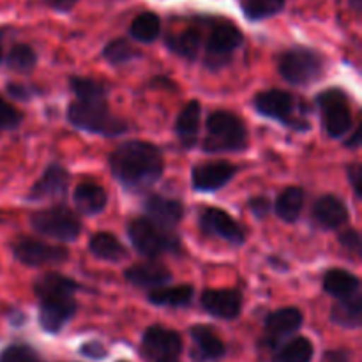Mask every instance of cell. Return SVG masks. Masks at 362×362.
Listing matches in <instances>:
<instances>
[{"label": "cell", "instance_id": "74e56055", "mask_svg": "<svg viewBox=\"0 0 362 362\" xmlns=\"http://www.w3.org/2000/svg\"><path fill=\"white\" fill-rule=\"evenodd\" d=\"M21 119V113L0 95V129H16Z\"/></svg>", "mask_w": 362, "mask_h": 362}, {"label": "cell", "instance_id": "d6986e66", "mask_svg": "<svg viewBox=\"0 0 362 362\" xmlns=\"http://www.w3.org/2000/svg\"><path fill=\"white\" fill-rule=\"evenodd\" d=\"M350 214L343 200L334 194H325L318 198L313 205V219L320 228L336 230L349 221Z\"/></svg>", "mask_w": 362, "mask_h": 362}, {"label": "cell", "instance_id": "ab89813d", "mask_svg": "<svg viewBox=\"0 0 362 362\" xmlns=\"http://www.w3.org/2000/svg\"><path fill=\"white\" fill-rule=\"evenodd\" d=\"M247 207H250V211L253 212L255 218L258 219L265 218V216L269 214V211H271V204H269V200L265 197L251 198V200L247 202Z\"/></svg>", "mask_w": 362, "mask_h": 362}, {"label": "cell", "instance_id": "8d00e7d4", "mask_svg": "<svg viewBox=\"0 0 362 362\" xmlns=\"http://www.w3.org/2000/svg\"><path fill=\"white\" fill-rule=\"evenodd\" d=\"M0 362H41L37 352L28 345H11L0 354Z\"/></svg>", "mask_w": 362, "mask_h": 362}, {"label": "cell", "instance_id": "f1b7e54d", "mask_svg": "<svg viewBox=\"0 0 362 362\" xmlns=\"http://www.w3.org/2000/svg\"><path fill=\"white\" fill-rule=\"evenodd\" d=\"M191 338L197 343L198 352L202 354L204 359H221L225 356V343L207 325H194L191 329Z\"/></svg>", "mask_w": 362, "mask_h": 362}, {"label": "cell", "instance_id": "9a60e30c", "mask_svg": "<svg viewBox=\"0 0 362 362\" xmlns=\"http://www.w3.org/2000/svg\"><path fill=\"white\" fill-rule=\"evenodd\" d=\"M303 313L297 308H281L265 318V343L272 349L303 327Z\"/></svg>", "mask_w": 362, "mask_h": 362}, {"label": "cell", "instance_id": "603a6c76", "mask_svg": "<svg viewBox=\"0 0 362 362\" xmlns=\"http://www.w3.org/2000/svg\"><path fill=\"white\" fill-rule=\"evenodd\" d=\"M331 320L336 325L345 329H357L362 324V297L361 292L354 293L352 297L339 299L331 310Z\"/></svg>", "mask_w": 362, "mask_h": 362}, {"label": "cell", "instance_id": "b9f144b4", "mask_svg": "<svg viewBox=\"0 0 362 362\" xmlns=\"http://www.w3.org/2000/svg\"><path fill=\"white\" fill-rule=\"evenodd\" d=\"M6 90L11 98L18 99V101H28V99L34 95V90H32V88L25 87V85L21 83H7Z\"/></svg>", "mask_w": 362, "mask_h": 362}, {"label": "cell", "instance_id": "44dd1931", "mask_svg": "<svg viewBox=\"0 0 362 362\" xmlns=\"http://www.w3.org/2000/svg\"><path fill=\"white\" fill-rule=\"evenodd\" d=\"M200 103L189 101L177 117L175 134L184 148H191L197 144L198 129H200Z\"/></svg>", "mask_w": 362, "mask_h": 362}, {"label": "cell", "instance_id": "5bb4252c", "mask_svg": "<svg viewBox=\"0 0 362 362\" xmlns=\"http://www.w3.org/2000/svg\"><path fill=\"white\" fill-rule=\"evenodd\" d=\"M237 166L228 161H212L194 166L191 172V186L200 193H214L225 187L235 177Z\"/></svg>", "mask_w": 362, "mask_h": 362}, {"label": "cell", "instance_id": "d6a6232c", "mask_svg": "<svg viewBox=\"0 0 362 362\" xmlns=\"http://www.w3.org/2000/svg\"><path fill=\"white\" fill-rule=\"evenodd\" d=\"M313 343L308 338H293L281 346L276 354L274 362H311L313 359Z\"/></svg>", "mask_w": 362, "mask_h": 362}, {"label": "cell", "instance_id": "52a82bcc", "mask_svg": "<svg viewBox=\"0 0 362 362\" xmlns=\"http://www.w3.org/2000/svg\"><path fill=\"white\" fill-rule=\"evenodd\" d=\"M30 223L32 228L41 235L66 240V243H71L81 233V223L78 216L62 205L35 212L32 214Z\"/></svg>", "mask_w": 362, "mask_h": 362}, {"label": "cell", "instance_id": "7402d4cb", "mask_svg": "<svg viewBox=\"0 0 362 362\" xmlns=\"http://www.w3.org/2000/svg\"><path fill=\"white\" fill-rule=\"evenodd\" d=\"M73 200L81 214L94 216L105 211L106 204H108V194H106L105 187H101L99 184L83 182L74 189Z\"/></svg>", "mask_w": 362, "mask_h": 362}, {"label": "cell", "instance_id": "d590c367", "mask_svg": "<svg viewBox=\"0 0 362 362\" xmlns=\"http://www.w3.org/2000/svg\"><path fill=\"white\" fill-rule=\"evenodd\" d=\"M71 90L74 92L76 99H81V101H88V99H106V87L101 81L92 80V78H71Z\"/></svg>", "mask_w": 362, "mask_h": 362}, {"label": "cell", "instance_id": "60d3db41", "mask_svg": "<svg viewBox=\"0 0 362 362\" xmlns=\"http://www.w3.org/2000/svg\"><path fill=\"white\" fill-rule=\"evenodd\" d=\"M80 354L83 357H88V359L101 361V359H105V357H106V349L99 341H88V343H85L83 346H81Z\"/></svg>", "mask_w": 362, "mask_h": 362}, {"label": "cell", "instance_id": "5b68a950", "mask_svg": "<svg viewBox=\"0 0 362 362\" xmlns=\"http://www.w3.org/2000/svg\"><path fill=\"white\" fill-rule=\"evenodd\" d=\"M127 235L134 250L145 258H156L165 253H177L180 247L175 232L161 228L147 216L136 218L127 226Z\"/></svg>", "mask_w": 362, "mask_h": 362}, {"label": "cell", "instance_id": "6da1fadb", "mask_svg": "<svg viewBox=\"0 0 362 362\" xmlns=\"http://www.w3.org/2000/svg\"><path fill=\"white\" fill-rule=\"evenodd\" d=\"M163 156L148 141H126L110 156V170L117 182L129 191H144L154 186L163 175Z\"/></svg>", "mask_w": 362, "mask_h": 362}, {"label": "cell", "instance_id": "7c38bea8", "mask_svg": "<svg viewBox=\"0 0 362 362\" xmlns=\"http://www.w3.org/2000/svg\"><path fill=\"white\" fill-rule=\"evenodd\" d=\"M39 324L49 334L62 331L64 325L76 315L78 304L73 296H52L39 299Z\"/></svg>", "mask_w": 362, "mask_h": 362}, {"label": "cell", "instance_id": "9c48e42d", "mask_svg": "<svg viewBox=\"0 0 362 362\" xmlns=\"http://www.w3.org/2000/svg\"><path fill=\"white\" fill-rule=\"evenodd\" d=\"M243 32L232 23H219L212 28L205 46V67L218 71L232 62L233 52L243 45Z\"/></svg>", "mask_w": 362, "mask_h": 362}, {"label": "cell", "instance_id": "7dc6e473", "mask_svg": "<svg viewBox=\"0 0 362 362\" xmlns=\"http://www.w3.org/2000/svg\"><path fill=\"white\" fill-rule=\"evenodd\" d=\"M156 362H180V361H177V357H175V359H163V361H156Z\"/></svg>", "mask_w": 362, "mask_h": 362}, {"label": "cell", "instance_id": "e0dca14e", "mask_svg": "<svg viewBox=\"0 0 362 362\" xmlns=\"http://www.w3.org/2000/svg\"><path fill=\"white\" fill-rule=\"evenodd\" d=\"M144 209L147 212L148 219H152L156 225H159L165 230H170V232H175L177 225L182 221L184 207L177 200H170V198L159 197V194H152V197H148L145 200Z\"/></svg>", "mask_w": 362, "mask_h": 362}, {"label": "cell", "instance_id": "7a4b0ae2", "mask_svg": "<svg viewBox=\"0 0 362 362\" xmlns=\"http://www.w3.org/2000/svg\"><path fill=\"white\" fill-rule=\"evenodd\" d=\"M67 120L71 126L87 133L103 134V136H120L127 131L126 122L110 113L106 99H76L67 110Z\"/></svg>", "mask_w": 362, "mask_h": 362}, {"label": "cell", "instance_id": "8992f818", "mask_svg": "<svg viewBox=\"0 0 362 362\" xmlns=\"http://www.w3.org/2000/svg\"><path fill=\"white\" fill-rule=\"evenodd\" d=\"M279 74L292 85H311L324 74V59L315 49L297 48L288 49L279 57Z\"/></svg>", "mask_w": 362, "mask_h": 362}, {"label": "cell", "instance_id": "484cf974", "mask_svg": "<svg viewBox=\"0 0 362 362\" xmlns=\"http://www.w3.org/2000/svg\"><path fill=\"white\" fill-rule=\"evenodd\" d=\"M194 297L193 286L179 285V286H159L151 290L148 300L154 306H170V308H186L189 306Z\"/></svg>", "mask_w": 362, "mask_h": 362}, {"label": "cell", "instance_id": "836d02e7", "mask_svg": "<svg viewBox=\"0 0 362 362\" xmlns=\"http://www.w3.org/2000/svg\"><path fill=\"white\" fill-rule=\"evenodd\" d=\"M103 57L108 60L112 66H122V64L131 62V60L138 59L140 52L131 45L127 39H113L103 49Z\"/></svg>", "mask_w": 362, "mask_h": 362}, {"label": "cell", "instance_id": "f6af8a7d", "mask_svg": "<svg viewBox=\"0 0 362 362\" xmlns=\"http://www.w3.org/2000/svg\"><path fill=\"white\" fill-rule=\"evenodd\" d=\"M327 362H350V352L346 350H331L325 354Z\"/></svg>", "mask_w": 362, "mask_h": 362}, {"label": "cell", "instance_id": "ac0fdd59", "mask_svg": "<svg viewBox=\"0 0 362 362\" xmlns=\"http://www.w3.org/2000/svg\"><path fill=\"white\" fill-rule=\"evenodd\" d=\"M67 184H69V175H67L66 168L60 165H49L41 179L32 186L27 200L39 202L46 200V198L64 197L67 193Z\"/></svg>", "mask_w": 362, "mask_h": 362}, {"label": "cell", "instance_id": "ee69618b", "mask_svg": "<svg viewBox=\"0 0 362 362\" xmlns=\"http://www.w3.org/2000/svg\"><path fill=\"white\" fill-rule=\"evenodd\" d=\"M76 2L78 0H45L46 6H49L57 13H69L76 6Z\"/></svg>", "mask_w": 362, "mask_h": 362}, {"label": "cell", "instance_id": "7bdbcfd3", "mask_svg": "<svg viewBox=\"0 0 362 362\" xmlns=\"http://www.w3.org/2000/svg\"><path fill=\"white\" fill-rule=\"evenodd\" d=\"M349 180L352 182L354 191H356L357 197H362V189H361V182H362V168L361 165H352L349 166Z\"/></svg>", "mask_w": 362, "mask_h": 362}, {"label": "cell", "instance_id": "2e32d148", "mask_svg": "<svg viewBox=\"0 0 362 362\" xmlns=\"http://www.w3.org/2000/svg\"><path fill=\"white\" fill-rule=\"evenodd\" d=\"M202 308L209 315L223 320H235L243 310V297L237 290H205Z\"/></svg>", "mask_w": 362, "mask_h": 362}, {"label": "cell", "instance_id": "f35d334b", "mask_svg": "<svg viewBox=\"0 0 362 362\" xmlns=\"http://www.w3.org/2000/svg\"><path fill=\"white\" fill-rule=\"evenodd\" d=\"M339 244L343 246V250L349 251L352 255H361L362 250V243H361V235L357 230H346L339 235Z\"/></svg>", "mask_w": 362, "mask_h": 362}, {"label": "cell", "instance_id": "1f68e13d", "mask_svg": "<svg viewBox=\"0 0 362 362\" xmlns=\"http://www.w3.org/2000/svg\"><path fill=\"white\" fill-rule=\"evenodd\" d=\"M286 0H243V13L250 21H262L285 9Z\"/></svg>", "mask_w": 362, "mask_h": 362}, {"label": "cell", "instance_id": "ffe728a7", "mask_svg": "<svg viewBox=\"0 0 362 362\" xmlns=\"http://www.w3.org/2000/svg\"><path fill=\"white\" fill-rule=\"evenodd\" d=\"M127 283L138 286V288L154 290L159 286H165L166 283L172 281V272L159 262H145V264H136L124 272Z\"/></svg>", "mask_w": 362, "mask_h": 362}, {"label": "cell", "instance_id": "cb8c5ba5", "mask_svg": "<svg viewBox=\"0 0 362 362\" xmlns=\"http://www.w3.org/2000/svg\"><path fill=\"white\" fill-rule=\"evenodd\" d=\"M361 283L357 276L343 269H332L324 276V290L336 299H346L359 292Z\"/></svg>", "mask_w": 362, "mask_h": 362}, {"label": "cell", "instance_id": "8fae6325", "mask_svg": "<svg viewBox=\"0 0 362 362\" xmlns=\"http://www.w3.org/2000/svg\"><path fill=\"white\" fill-rule=\"evenodd\" d=\"M141 352L147 359L152 361L175 359L182 352V338L179 332L172 329L152 325L145 331L144 339H141Z\"/></svg>", "mask_w": 362, "mask_h": 362}, {"label": "cell", "instance_id": "d4e9b609", "mask_svg": "<svg viewBox=\"0 0 362 362\" xmlns=\"http://www.w3.org/2000/svg\"><path fill=\"white\" fill-rule=\"evenodd\" d=\"M78 288H80V285L67 276L49 272V274L41 276L35 281L34 293L37 299H45V297L52 296H74Z\"/></svg>", "mask_w": 362, "mask_h": 362}, {"label": "cell", "instance_id": "83f0119b", "mask_svg": "<svg viewBox=\"0 0 362 362\" xmlns=\"http://www.w3.org/2000/svg\"><path fill=\"white\" fill-rule=\"evenodd\" d=\"M304 207V191L300 187H286L274 204V212L285 223H296Z\"/></svg>", "mask_w": 362, "mask_h": 362}, {"label": "cell", "instance_id": "e575fe53", "mask_svg": "<svg viewBox=\"0 0 362 362\" xmlns=\"http://www.w3.org/2000/svg\"><path fill=\"white\" fill-rule=\"evenodd\" d=\"M37 64V55L28 45H16L7 55V66L16 73H30Z\"/></svg>", "mask_w": 362, "mask_h": 362}, {"label": "cell", "instance_id": "277c9868", "mask_svg": "<svg viewBox=\"0 0 362 362\" xmlns=\"http://www.w3.org/2000/svg\"><path fill=\"white\" fill-rule=\"evenodd\" d=\"M247 147V129L243 120L230 112H214L207 119V138L204 152H243Z\"/></svg>", "mask_w": 362, "mask_h": 362}, {"label": "cell", "instance_id": "f546056e", "mask_svg": "<svg viewBox=\"0 0 362 362\" xmlns=\"http://www.w3.org/2000/svg\"><path fill=\"white\" fill-rule=\"evenodd\" d=\"M129 34L134 41L140 42H154L161 34V20L152 11L138 14L133 20L129 28Z\"/></svg>", "mask_w": 362, "mask_h": 362}, {"label": "cell", "instance_id": "bcb514c9", "mask_svg": "<svg viewBox=\"0 0 362 362\" xmlns=\"http://www.w3.org/2000/svg\"><path fill=\"white\" fill-rule=\"evenodd\" d=\"M361 141H362V138H361V127H356V131H354L352 136H350L349 140L345 141V145H346V147H350V148H356V147H359Z\"/></svg>", "mask_w": 362, "mask_h": 362}, {"label": "cell", "instance_id": "3957f363", "mask_svg": "<svg viewBox=\"0 0 362 362\" xmlns=\"http://www.w3.org/2000/svg\"><path fill=\"white\" fill-rule=\"evenodd\" d=\"M253 106L260 115L278 120L293 131H310V120L306 119L308 106L297 101L292 94L278 88H271L257 94Z\"/></svg>", "mask_w": 362, "mask_h": 362}, {"label": "cell", "instance_id": "4316f807", "mask_svg": "<svg viewBox=\"0 0 362 362\" xmlns=\"http://www.w3.org/2000/svg\"><path fill=\"white\" fill-rule=\"evenodd\" d=\"M88 250L95 258L106 262H120L127 257L126 247L119 243V239L106 232H99L92 235L90 240H88Z\"/></svg>", "mask_w": 362, "mask_h": 362}, {"label": "cell", "instance_id": "c3c4849f", "mask_svg": "<svg viewBox=\"0 0 362 362\" xmlns=\"http://www.w3.org/2000/svg\"><path fill=\"white\" fill-rule=\"evenodd\" d=\"M0 62H2V49H0Z\"/></svg>", "mask_w": 362, "mask_h": 362}, {"label": "cell", "instance_id": "30bf717a", "mask_svg": "<svg viewBox=\"0 0 362 362\" xmlns=\"http://www.w3.org/2000/svg\"><path fill=\"white\" fill-rule=\"evenodd\" d=\"M14 258L27 267H41L46 264H62L69 258L66 247L52 246L37 239H20L13 246Z\"/></svg>", "mask_w": 362, "mask_h": 362}, {"label": "cell", "instance_id": "681fc988", "mask_svg": "<svg viewBox=\"0 0 362 362\" xmlns=\"http://www.w3.org/2000/svg\"><path fill=\"white\" fill-rule=\"evenodd\" d=\"M122 362H126V361H122Z\"/></svg>", "mask_w": 362, "mask_h": 362}, {"label": "cell", "instance_id": "4dcf8cb0", "mask_svg": "<svg viewBox=\"0 0 362 362\" xmlns=\"http://www.w3.org/2000/svg\"><path fill=\"white\" fill-rule=\"evenodd\" d=\"M166 45L175 55L191 60L198 55V49L202 46V34L198 28H187L180 34L170 35L166 39Z\"/></svg>", "mask_w": 362, "mask_h": 362}, {"label": "cell", "instance_id": "4fadbf2b", "mask_svg": "<svg viewBox=\"0 0 362 362\" xmlns=\"http://www.w3.org/2000/svg\"><path fill=\"white\" fill-rule=\"evenodd\" d=\"M200 226L207 235H214L218 239L226 240L233 246H240L246 243V232L243 226L221 209L209 207L200 214Z\"/></svg>", "mask_w": 362, "mask_h": 362}, {"label": "cell", "instance_id": "ba28073f", "mask_svg": "<svg viewBox=\"0 0 362 362\" xmlns=\"http://www.w3.org/2000/svg\"><path fill=\"white\" fill-rule=\"evenodd\" d=\"M317 105L324 117V126L329 136L343 138L352 129V112L345 92L339 88H327L317 95Z\"/></svg>", "mask_w": 362, "mask_h": 362}]
</instances>
